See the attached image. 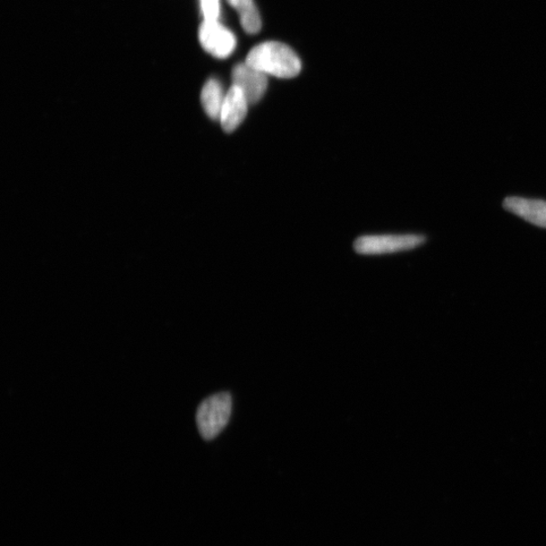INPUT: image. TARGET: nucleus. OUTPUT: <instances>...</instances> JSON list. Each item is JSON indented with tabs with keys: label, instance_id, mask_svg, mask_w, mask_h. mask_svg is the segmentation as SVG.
Segmentation results:
<instances>
[{
	"label": "nucleus",
	"instance_id": "nucleus-4",
	"mask_svg": "<svg viewBox=\"0 0 546 546\" xmlns=\"http://www.w3.org/2000/svg\"><path fill=\"white\" fill-rule=\"evenodd\" d=\"M199 39L204 50L217 58H227L234 52V33L218 21H203L199 31Z\"/></svg>",
	"mask_w": 546,
	"mask_h": 546
},
{
	"label": "nucleus",
	"instance_id": "nucleus-2",
	"mask_svg": "<svg viewBox=\"0 0 546 546\" xmlns=\"http://www.w3.org/2000/svg\"><path fill=\"white\" fill-rule=\"evenodd\" d=\"M232 397L229 392H219L201 403L196 412V424L204 440H212L223 431L232 414Z\"/></svg>",
	"mask_w": 546,
	"mask_h": 546
},
{
	"label": "nucleus",
	"instance_id": "nucleus-7",
	"mask_svg": "<svg viewBox=\"0 0 546 546\" xmlns=\"http://www.w3.org/2000/svg\"><path fill=\"white\" fill-rule=\"evenodd\" d=\"M503 207L528 223L546 229V201L509 196Z\"/></svg>",
	"mask_w": 546,
	"mask_h": 546
},
{
	"label": "nucleus",
	"instance_id": "nucleus-3",
	"mask_svg": "<svg viewBox=\"0 0 546 546\" xmlns=\"http://www.w3.org/2000/svg\"><path fill=\"white\" fill-rule=\"evenodd\" d=\"M425 242L420 235H372L358 238L354 243L357 253L382 255L417 249Z\"/></svg>",
	"mask_w": 546,
	"mask_h": 546
},
{
	"label": "nucleus",
	"instance_id": "nucleus-6",
	"mask_svg": "<svg viewBox=\"0 0 546 546\" xmlns=\"http://www.w3.org/2000/svg\"><path fill=\"white\" fill-rule=\"evenodd\" d=\"M249 106L243 91L233 84L227 92L220 117L221 126L226 133L234 132L243 123Z\"/></svg>",
	"mask_w": 546,
	"mask_h": 546
},
{
	"label": "nucleus",
	"instance_id": "nucleus-1",
	"mask_svg": "<svg viewBox=\"0 0 546 546\" xmlns=\"http://www.w3.org/2000/svg\"><path fill=\"white\" fill-rule=\"evenodd\" d=\"M246 63L267 75L293 79L301 72L302 63L294 50L279 42H266L254 47Z\"/></svg>",
	"mask_w": 546,
	"mask_h": 546
},
{
	"label": "nucleus",
	"instance_id": "nucleus-5",
	"mask_svg": "<svg viewBox=\"0 0 546 546\" xmlns=\"http://www.w3.org/2000/svg\"><path fill=\"white\" fill-rule=\"evenodd\" d=\"M232 80L233 84L243 91L249 105L258 104L268 87V75L246 62L234 67Z\"/></svg>",
	"mask_w": 546,
	"mask_h": 546
},
{
	"label": "nucleus",
	"instance_id": "nucleus-8",
	"mask_svg": "<svg viewBox=\"0 0 546 546\" xmlns=\"http://www.w3.org/2000/svg\"><path fill=\"white\" fill-rule=\"evenodd\" d=\"M225 98L223 87L217 80L212 79L203 85L201 96L202 104L204 112L214 121H220Z\"/></svg>",
	"mask_w": 546,
	"mask_h": 546
},
{
	"label": "nucleus",
	"instance_id": "nucleus-9",
	"mask_svg": "<svg viewBox=\"0 0 546 546\" xmlns=\"http://www.w3.org/2000/svg\"><path fill=\"white\" fill-rule=\"evenodd\" d=\"M240 15L242 28L246 33H258L261 29L260 14L253 0H228Z\"/></svg>",
	"mask_w": 546,
	"mask_h": 546
},
{
	"label": "nucleus",
	"instance_id": "nucleus-10",
	"mask_svg": "<svg viewBox=\"0 0 546 546\" xmlns=\"http://www.w3.org/2000/svg\"><path fill=\"white\" fill-rule=\"evenodd\" d=\"M201 6L204 21L215 22L219 20L220 0H201Z\"/></svg>",
	"mask_w": 546,
	"mask_h": 546
}]
</instances>
